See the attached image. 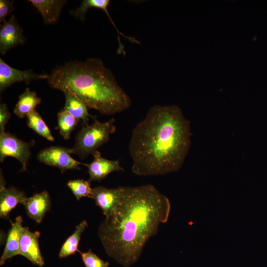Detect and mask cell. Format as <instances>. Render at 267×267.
I'll use <instances>...</instances> for the list:
<instances>
[{
	"label": "cell",
	"instance_id": "4fadbf2b",
	"mask_svg": "<svg viewBox=\"0 0 267 267\" xmlns=\"http://www.w3.org/2000/svg\"><path fill=\"white\" fill-rule=\"evenodd\" d=\"M22 204L29 218L40 223L49 210L51 205L50 196L48 192L44 190L27 197Z\"/></svg>",
	"mask_w": 267,
	"mask_h": 267
},
{
	"label": "cell",
	"instance_id": "8fae6325",
	"mask_svg": "<svg viewBox=\"0 0 267 267\" xmlns=\"http://www.w3.org/2000/svg\"><path fill=\"white\" fill-rule=\"evenodd\" d=\"M40 236V232H32L28 227H23L20 240L19 255L34 265L42 267L44 263L39 248Z\"/></svg>",
	"mask_w": 267,
	"mask_h": 267
},
{
	"label": "cell",
	"instance_id": "3957f363",
	"mask_svg": "<svg viewBox=\"0 0 267 267\" xmlns=\"http://www.w3.org/2000/svg\"><path fill=\"white\" fill-rule=\"evenodd\" d=\"M47 80L52 89L75 95L103 115L121 112L131 104L112 72L97 58L66 62L53 69Z\"/></svg>",
	"mask_w": 267,
	"mask_h": 267
},
{
	"label": "cell",
	"instance_id": "7a4b0ae2",
	"mask_svg": "<svg viewBox=\"0 0 267 267\" xmlns=\"http://www.w3.org/2000/svg\"><path fill=\"white\" fill-rule=\"evenodd\" d=\"M190 121L177 105H155L132 131V170L139 176L165 175L181 168L191 144Z\"/></svg>",
	"mask_w": 267,
	"mask_h": 267
},
{
	"label": "cell",
	"instance_id": "5b68a950",
	"mask_svg": "<svg viewBox=\"0 0 267 267\" xmlns=\"http://www.w3.org/2000/svg\"><path fill=\"white\" fill-rule=\"evenodd\" d=\"M35 141H24L8 132L0 133V161L2 162L7 157H13L22 165L21 172L27 171V166L31 156V148Z\"/></svg>",
	"mask_w": 267,
	"mask_h": 267
},
{
	"label": "cell",
	"instance_id": "9c48e42d",
	"mask_svg": "<svg viewBox=\"0 0 267 267\" xmlns=\"http://www.w3.org/2000/svg\"><path fill=\"white\" fill-rule=\"evenodd\" d=\"M124 189L125 186L115 188L97 186L92 188L91 198L94 200L96 206L102 210L106 217L114 211L121 202Z\"/></svg>",
	"mask_w": 267,
	"mask_h": 267
},
{
	"label": "cell",
	"instance_id": "e0dca14e",
	"mask_svg": "<svg viewBox=\"0 0 267 267\" xmlns=\"http://www.w3.org/2000/svg\"><path fill=\"white\" fill-rule=\"evenodd\" d=\"M65 103L64 109L67 111L70 114L78 121L82 120L85 125H88L89 118L94 120L96 117L90 115L88 110L87 106L80 99L75 95L64 93Z\"/></svg>",
	"mask_w": 267,
	"mask_h": 267
},
{
	"label": "cell",
	"instance_id": "ac0fdd59",
	"mask_svg": "<svg viewBox=\"0 0 267 267\" xmlns=\"http://www.w3.org/2000/svg\"><path fill=\"white\" fill-rule=\"evenodd\" d=\"M87 226L86 220H83L77 225L73 233L63 244L59 253V258H66L75 254L77 251L80 252L78 250L79 243L82 233Z\"/></svg>",
	"mask_w": 267,
	"mask_h": 267
},
{
	"label": "cell",
	"instance_id": "7402d4cb",
	"mask_svg": "<svg viewBox=\"0 0 267 267\" xmlns=\"http://www.w3.org/2000/svg\"><path fill=\"white\" fill-rule=\"evenodd\" d=\"M86 267H108L109 263L104 262L90 249L86 252H79Z\"/></svg>",
	"mask_w": 267,
	"mask_h": 267
},
{
	"label": "cell",
	"instance_id": "2e32d148",
	"mask_svg": "<svg viewBox=\"0 0 267 267\" xmlns=\"http://www.w3.org/2000/svg\"><path fill=\"white\" fill-rule=\"evenodd\" d=\"M41 101L42 99L37 95L35 91H32L29 88H27L19 96L13 112L19 118H24L35 110Z\"/></svg>",
	"mask_w": 267,
	"mask_h": 267
},
{
	"label": "cell",
	"instance_id": "ffe728a7",
	"mask_svg": "<svg viewBox=\"0 0 267 267\" xmlns=\"http://www.w3.org/2000/svg\"><path fill=\"white\" fill-rule=\"evenodd\" d=\"M78 121L64 109L57 113L58 129L65 140L70 138L71 134L78 125Z\"/></svg>",
	"mask_w": 267,
	"mask_h": 267
},
{
	"label": "cell",
	"instance_id": "6da1fadb",
	"mask_svg": "<svg viewBox=\"0 0 267 267\" xmlns=\"http://www.w3.org/2000/svg\"><path fill=\"white\" fill-rule=\"evenodd\" d=\"M170 210L168 198L154 185L125 186L121 202L98 229L106 253L124 267L134 265Z\"/></svg>",
	"mask_w": 267,
	"mask_h": 267
},
{
	"label": "cell",
	"instance_id": "30bf717a",
	"mask_svg": "<svg viewBox=\"0 0 267 267\" xmlns=\"http://www.w3.org/2000/svg\"><path fill=\"white\" fill-rule=\"evenodd\" d=\"M92 162L89 164L84 163L83 165L88 168L89 175L88 181H100L112 172L124 170L120 165V160H111L102 157L101 153L96 151L93 154Z\"/></svg>",
	"mask_w": 267,
	"mask_h": 267
},
{
	"label": "cell",
	"instance_id": "603a6c76",
	"mask_svg": "<svg viewBox=\"0 0 267 267\" xmlns=\"http://www.w3.org/2000/svg\"><path fill=\"white\" fill-rule=\"evenodd\" d=\"M13 0H0V22L3 23L6 21V17L14 10Z\"/></svg>",
	"mask_w": 267,
	"mask_h": 267
},
{
	"label": "cell",
	"instance_id": "d6986e66",
	"mask_svg": "<svg viewBox=\"0 0 267 267\" xmlns=\"http://www.w3.org/2000/svg\"><path fill=\"white\" fill-rule=\"evenodd\" d=\"M26 117L27 125L29 128L47 140L54 141V138L49 129L36 109L30 112Z\"/></svg>",
	"mask_w": 267,
	"mask_h": 267
},
{
	"label": "cell",
	"instance_id": "277c9868",
	"mask_svg": "<svg viewBox=\"0 0 267 267\" xmlns=\"http://www.w3.org/2000/svg\"><path fill=\"white\" fill-rule=\"evenodd\" d=\"M115 122L113 118L105 122L95 119L91 125L83 126L76 136L74 146L72 148L73 154L81 160L92 155L107 143L110 135L115 132Z\"/></svg>",
	"mask_w": 267,
	"mask_h": 267
},
{
	"label": "cell",
	"instance_id": "9a60e30c",
	"mask_svg": "<svg viewBox=\"0 0 267 267\" xmlns=\"http://www.w3.org/2000/svg\"><path fill=\"white\" fill-rule=\"evenodd\" d=\"M28 1L39 11L44 23L46 24L58 22L62 9L67 2L65 0H30Z\"/></svg>",
	"mask_w": 267,
	"mask_h": 267
},
{
	"label": "cell",
	"instance_id": "8992f818",
	"mask_svg": "<svg viewBox=\"0 0 267 267\" xmlns=\"http://www.w3.org/2000/svg\"><path fill=\"white\" fill-rule=\"evenodd\" d=\"M72 148L53 146L42 150L37 154L39 162L45 165L58 168L62 173L69 170H80V165H84L71 156Z\"/></svg>",
	"mask_w": 267,
	"mask_h": 267
},
{
	"label": "cell",
	"instance_id": "7c38bea8",
	"mask_svg": "<svg viewBox=\"0 0 267 267\" xmlns=\"http://www.w3.org/2000/svg\"><path fill=\"white\" fill-rule=\"evenodd\" d=\"M5 181L0 170V217L8 219L10 212L19 203L27 198L24 191L11 186L5 187Z\"/></svg>",
	"mask_w": 267,
	"mask_h": 267
},
{
	"label": "cell",
	"instance_id": "ba28073f",
	"mask_svg": "<svg viewBox=\"0 0 267 267\" xmlns=\"http://www.w3.org/2000/svg\"><path fill=\"white\" fill-rule=\"evenodd\" d=\"M26 39L15 16L11 15L0 27V52L2 55L18 45H23Z\"/></svg>",
	"mask_w": 267,
	"mask_h": 267
},
{
	"label": "cell",
	"instance_id": "5bb4252c",
	"mask_svg": "<svg viewBox=\"0 0 267 267\" xmlns=\"http://www.w3.org/2000/svg\"><path fill=\"white\" fill-rule=\"evenodd\" d=\"M21 216H18L11 223L6 241L4 249L0 259V265L2 266L5 261L12 257L19 255L20 240L23 226Z\"/></svg>",
	"mask_w": 267,
	"mask_h": 267
},
{
	"label": "cell",
	"instance_id": "cb8c5ba5",
	"mask_svg": "<svg viewBox=\"0 0 267 267\" xmlns=\"http://www.w3.org/2000/svg\"><path fill=\"white\" fill-rule=\"evenodd\" d=\"M11 114L5 103L0 104V133L5 132V127L7 124Z\"/></svg>",
	"mask_w": 267,
	"mask_h": 267
},
{
	"label": "cell",
	"instance_id": "52a82bcc",
	"mask_svg": "<svg viewBox=\"0 0 267 267\" xmlns=\"http://www.w3.org/2000/svg\"><path fill=\"white\" fill-rule=\"evenodd\" d=\"M48 77L47 74H37L32 69L22 71L13 68L0 58V93L13 83L24 82L28 85L33 80H47Z\"/></svg>",
	"mask_w": 267,
	"mask_h": 267
},
{
	"label": "cell",
	"instance_id": "44dd1931",
	"mask_svg": "<svg viewBox=\"0 0 267 267\" xmlns=\"http://www.w3.org/2000/svg\"><path fill=\"white\" fill-rule=\"evenodd\" d=\"M67 185L78 200L82 197L91 198L92 188L88 180L82 179L70 180Z\"/></svg>",
	"mask_w": 267,
	"mask_h": 267
}]
</instances>
